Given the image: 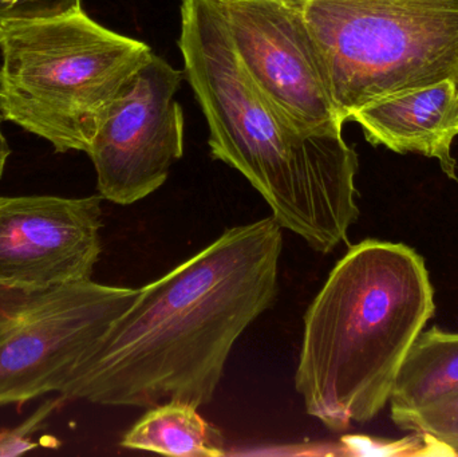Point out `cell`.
<instances>
[{
    "label": "cell",
    "instance_id": "obj_6",
    "mask_svg": "<svg viewBox=\"0 0 458 457\" xmlns=\"http://www.w3.org/2000/svg\"><path fill=\"white\" fill-rule=\"evenodd\" d=\"M137 294L91 279L45 290L0 287V407L61 394Z\"/></svg>",
    "mask_w": 458,
    "mask_h": 457
},
{
    "label": "cell",
    "instance_id": "obj_9",
    "mask_svg": "<svg viewBox=\"0 0 458 457\" xmlns=\"http://www.w3.org/2000/svg\"><path fill=\"white\" fill-rule=\"evenodd\" d=\"M102 200L0 196V287L45 290L91 279L102 251Z\"/></svg>",
    "mask_w": 458,
    "mask_h": 457
},
{
    "label": "cell",
    "instance_id": "obj_16",
    "mask_svg": "<svg viewBox=\"0 0 458 457\" xmlns=\"http://www.w3.org/2000/svg\"><path fill=\"white\" fill-rule=\"evenodd\" d=\"M3 121H5L4 115H3L2 110H0V179H2L3 173H4L5 164H7L8 157L11 156L10 145H8L7 139H5L2 131Z\"/></svg>",
    "mask_w": 458,
    "mask_h": 457
},
{
    "label": "cell",
    "instance_id": "obj_3",
    "mask_svg": "<svg viewBox=\"0 0 458 457\" xmlns=\"http://www.w3.org/2000/svg\"><path fill=\"white\" fill-rule=\"evenodd\" d=\"M435 309L413 249L377 239L350 247L304 316L295 388L307 413L333 432L373 420Z\"/></svg>",
    "mask_w": 458,
    "mask_h": 457
},
{
    "label": "cell",
    "instance_id": "obj_5",
    "mask_svg": "<svg viewBox=\"0 0 458 457\" xmlns=\"http://www.w3.org/2000/svg\"><path fill=\"white\" fill-rule=\"evenodd\" d=\"M301 21L344 123L369 102L458 83V0H277Z\"/></svg>",
    "mask_w": 458,
    "mask_h": 457
},
{
    "label": "cell",
    "instance_id": "obj_15",
    "mask_svg": "<svg viewBox=\"0 0 458 457\" xmlns=\"http://www.w3.org/2000/svg\"><path fill=\"white\" fill-rule=\"evenodd\" d=\"M55 404L56 402H47L46 407L39 408V410L21 427L13 429H0V456H16L34 450L37 444L32 443L29 436L35 432L37 427L42 426L43 420L47 418Z\"/></svg>",
    "mask_w": 458,
    "mask_h": 457
},
{
    "label": "cell",
    "instance_id": "obj_7",
    "mask_svg": "<svg viewBox=\"0 0 458 457\" xmlns=\"http://www.w3.org/2000/svg\"><path fill=\"white\" fill-rule=\"evenodd\" d=\"M184 80V70L153 54L123 86L88 152L104 200L129 206L165 184L184 155V110L176 99Z\"/></svg>",
    "mask_w": 458,
    "mask_h": 457
},
{
    "label": "cell",
    "instance_id": "obj_10",
    "mask_svg": "<svg viewBox=\"0 0 458 457\" xmlns=\"http://www.w3.org/2000/svg\"><path fill=\"white\" fill-rule=\"evenodd\" d=\"M374 147L435 158L449 179L456 180L452 155L458 137V83L444 80L369 102L350 115Z\"/></svg>",
    "mask_w": 458,
    "mask_h": 457
},
{
    "label": "cell",
    "instance_id": "obj_13",
    "mask_svg": "<svg viewBox=\"0 0 458 457\" xmlns=\"http://www.w3.org/2000/svg\"><path fill=\"white\" fill-rule=\"evenodd\" d=\"M398 428L427 435L458 456V394L406 419Z\"/></svg>",
    "mask_w": 458,
    "mask_h": 457
},
{
    "label": "cell",
    "instance_id": "obj_14",
    "mask_svg": "<svg viewBox=\"0 0 458 457\" xmlns=\"http://www.w3.org/2000/svg\"><path fill=\"white\" fill-rule=\"evenodd\" d=\"M82 8V0H0V24L67 15Z\"/></svg>",
    "mask_w": 458,
    "mask_h": 457
},
{
    "label": "cell",
    "instance_id": "obj_1",
    "mask_svg": "<svg viewBox=\"0 0 458 457\" xmlns=\"http://www.w3.org/2000/svg\"><path fill=\"white\" fill-rule=\"evenodd\" d=\"M282 251V227L272 216L225 231L139 289L75 368L62 399L105 407L208 405L234 343L276 297Z\"/></svg>",
    "mask_w": 458,
    "mask_h": 457
},
{
    "label": "cell",
    "instance_id": "obj_2",
    "mask_svg": "<svg viewBox=\"0 0 458 457\" xmlns=\"http://www.w3.org/2000/svg\"><path fill=\"white\" fill-rule=\"evenodd\" d=\"M180 13L185 80L208 123L212 157L248 180L282 230L330 254L360 216L354 148L342 131L296 133L277 120L242 69L214 0H182Z\"/></svg>",
    "mask_w": 458,
    "mask_h": 457
},
{
    "label": "cell",
    "instance_id": "obj_12",
    "mask_svg": "<svg viewBox=\"0 0 458 457\" xmlns=\"http://www.w3.org/2000/svg\"><path fill=\"white\" fill-rule=\"evenodd\" d=\"M199 408L168 402L149 408L123 435L121 447L180 457L225 455L222 432L207 423Z\"/></svg>",
    "mask_w": 458,
    "mask_h": 457
},
{
    "label": "cell",
    "instance_id": "obj_11",
    "mask_svg": "<svg viewBox=\"0 0 458 457\" xmlns=\"http://www.w3.org/2000/svg\"><path fill=\"white\" fill-rule=\"evenodd\" d=\"M458 394V333L432 327L406 354L390 396L395 426Z\"/></svg>",
    "mask_w": 458,
    "mask_h": 457
},
{
    "label": "cell",
    "instance_id": "obj_4",
    "mask_svg": "<svg viewBox=\"0 0 458 457\" xmlns=\"http://www.w3.org/2000/svg\"><path fill=\"white\" fill-rule=\"evenodd\" d=\"M0 110L56 153H88L123 86L152 58L81 10L0 24Z\"/></svg>",
    "mask_w": 458,
    "mask_h": 457
},
{
    "label": "cell",
    "instance_id": "obj_8",
    "mask_svg": "<svg viewBox=\"0 0 458 457\" xmlns=\"http://www.w3.org/2000/svg\"><path fill=\"white\" fill-rule=\"evenodd\" d=\"M242 69L277 120L301 134L339 133L344 121L310 35L277 0H214Z\"/></svg>",
    "mask_w": 458,
    "mask_h": 457
}]
</instances>
